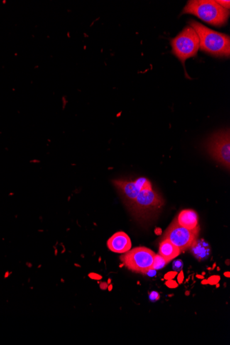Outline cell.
<instances>
[{"instance_id": "5", "label": "cell", "mask_w": 230, "mask_h": 345, "mask_svg": "<svg viewBox=\"0 0 230 345\" xmlns=\"http://www.w3.org/2000/svg\"><path fill=\"white\" fill-rule=\"evenodd\" d=\"M199 231V225L196 228L189 229L179 225L175 219L164 233L163 239L171 241L182 252L189 249L194 241L197 240Z\"/></svg>"}, {"instance_id": "19", "label": "cell", "mask_w": 230, "mask_h": 345, "mask_svg": "<svg viewBox=\"0 0 230 345\" xmlns=\"http://www.w3.org/2000/svg\"><path fill=\"white\" fill-rule=\"evenodd\" d=\"M216 2H217L220 6H222L223 8H226V9L230 10V1H223V0H221H221H219V1H216Z\"/></svg>"}, {"instance_id": "2", "label": "cell", "mask_w": 230, "mask_h": 345, "mask_svg": "<svg viewBox=\"0 0 230 345\" xmlns=\"http://www.w3.org/2000/svg\"><path fill=\"white\" fill-rule=\"evenodd\" d=\"M182 13L195 15L206 23L215 26L226 25L230 16L229 10L223 8L216 1L212 0L189 1Z\"/></svg>"}, {"instance_id": "7", "label": "cell", "mask_w": 230, "mask_h": 345, "mask_svg": "<svg viewBox=\"0 0 230 345\" xmlns=\"http://www.w3.org/2000/svg\"><path fill=\"white\" fill-rule=\"evenodd\" d=\"M163 200L161 197L155 190H152V187L143 188L133 203L130 204L132 210L137 215L138 214L148 213L155 212L157 209H160L163 205Z\"/></svg>"}, {"instance_id": "1", "label": "cell", "mask_w": 230, "mask_h": 345, "mask_svg": "<svg viewBox=\"0 0 230 345\" xmlns=\"http://www.w3.org/2000/svg\"><path fill=\"white\" fill-rule=\"evenodd\" d=\"M199 38V49L215 57H229L230 38L228 35L214 31L194 20L189 22Z\"/></svg>"}, {"instance_id": "12", "label": "cell", "mask_w": 230, "mask_h": 345, "mask_svg": "<svg viewBox=\"0 0 230 345\" xmlns=\"http://www.w3.org/2000/svg\"><path fill=\"white\" fill-rule=\"evenodd\" d=\"M159 253L165 261L170 263L182 253L178 247L167 239H163L160 245Z\"/></svg>"}, {"instance_id": "23", "label": "cell", "mask_w": 230, "mask_h": 345, "mask_svg": "<svg viewBox=\"0 0 230 345\" xmlns=\"http://www.w3.org/2000/svg\"><path fill=\"white\" fill-rule=\"evenodd\" d=\"M224 276H227V278H230V272L229 271H228V272H226L224 273Z\"/></svg>"}, {"instance_id": "21", "label": "cell", "mask_w": 230, "mask_h": 345, "mask_svg": "<svg viewBox=\"0 0 230 345\" xmlns=\"http://www.w3.org/2000/svg\"><path fill=\"white\" fill-rule=\"evenodd\" d=\"M184 273L183 272V271H180V273H179V274L178 275V277H177V280H178V283L179 284H182L183 283V282H184Z\"/></svg>"}, {"instance_id": "9", "label": "cell", "mask_w": 230, "mask_h": 345, "mask_svg": "<svg viewBox=\"0 0 230 345\" xmlns=\"http://www.w3.org/2000/svg\"><path fill=\"white\" fill-rule=\"evenodd\" d=\"M107 246L108 249L113 252L123 254L131 249L132 243L128 234L119 232L115 233L108 239Z\"/></svg>"}, {"instance_id": "24", "label": "cell", "mask_w": 230, "mask_h": 345, "mask_svg": "<svg viewBox=\"0 0 230 345\" xmlns=\"http://www.w3.org/2000/svg\"><path fill=\"white\" fill-rule=\"evenodd\" d=\"M202 284H207V280H205V281H203Z\"/></svg>"}, {"instance_id": "4", "label": "cell", "mask_w": 230, "mask_h": 345, "mask_svg": "<svg viewBox=\"0 0 230 345\" xmlns=\"http://www.w3.org/2000/svg\"><path fill=\"white\" fill-rule=\"evenodd\" d=\"M155 255L149 248L138 247L123 253L120 260L127 269L145 274L148 270L151 269Z\"/></svg>"}, {"instance_id": "10", "label": "cell", "mask_w": 230, "mask_h": 345, "mask_svg": "<svg viewBox=\"0 0 230 345\" xmlns=\"http://www.w3.org/2000/svg\"><path fill=\"white\" fill-rule=\"evenodd\" d=\"M175 220L179 225L189 229L196 228L199 226V217L193 210H182Z\"/></svg>"}, {"instance_id": "11", "label": "cell", "mask_w": 230, "mask_h": 345, "mask_svg": "<svg viewBox=\"0 0 230 345\" xmlns=\"http://www.w3.org/2000/svg\"><path fill=\"white\" fill-rule=\"evenodd\" d=\"M191 253L198 261H206L210 256L211 247L204 239H197L189 247Z\"/></svg>"}, {"instance_id": "22", "label": "cell", "mask_w": 230, "mask_h": 345, "mask_svg": "<svg viewBox=\"0 0 230 345\" xmlns=\"http://www.w3.org/2000/svg\"><path fill=\"white\" fill-rule=\"evenodd\" d=\"M90 276H91L92 278H94V279H100L101 278L100 276L97 274H94V273H91V274H90Z\"/></svg>"}, {"instance_id": "15", "label": "cell", "mask_w": 230, "mask_h": 345, "mask_svg": "<svg viewBox=\"0 0 230 345\" xmlns=\"http://www.w3.org/2000/svg\"><path fill=\"white\" fill-rule=\"evenodd\" d=\"M220 280H221V278L219 276H212L207 280V284L211 285H216L219 283Z\"/></svg>"}, {"instance_id": "18", "label": "cell", "mask_w": 230, "mask_h": 345, "mask_svg": "<svg viewBox=\"0 0 230 345\" xmlns=\"http://www.w3.org/2000/svg\"><path fill=\"white\" fill-rule=\"evenodd\" d=\"M177 274H178L177 271H169V272H167L166 274L164 276V279L167 280L173 279V278H175V277L177 276Z\"/></svg>"}, {"instance_id": "13", "label": "cell", "mask_w": 230, "mask_h": 345, "mask_svg": "<svg viewBox=\"0 0 230 345\" xmlns=\"http://www.w3.org/2000/svg\"><path fill=\"white\" fill-rule=\"evenodd\" d=\"M169 263L168 262L165 261L163 257H162L160 254H156L154 258L153 263H152L151 269L155 270H160L163 269L164 267Z\"/></svg>"}, {"instance_id": "14", "label": "cell", "mask_w": 230, "mask_h": 345, "mask_svg": "<svg viewBox=\"0 0 230 345\" xmlns=\"http://www.w3.org/2000/svg\"><path fill=\"white\" fill-rule=\"evenodd\" d=\"M184 268V263L181 260H177V261L173 262V265H172V268H173L174 271H182Z\"/></svg>"}, {"instance_id": "20", "label": "cell", "mask_w": 230, "mask_h": 345, "mask_svg": "<svg viewBox=\"0 0 230 345\" xmlns=\"http://www.w3.org/2000/svg\"><path fill=\"white\" fill-rule=\"evenodd\" d=\"M145 274L150 277L155 276L157 275V270L154 269L148 270V271L145 272Z\"/></svg>"}, {"instance_id": "6", "label": "cell", "mask_w": 230, "mask_h": 345, "mask_svg": "<svg viewBox=\"0 0 230 345\" xmlns=\"http://www.w3.org/2000/svg\"><path fill=\"white\" fill-rule=\"evenodd\" d=\"M207 149L212 157L225 167H230V132L221 131L212 136L207 144Z\"/></svg>"}, {"instance_id": "17", "label": "cell", "mask_w": 230, "mask_h": 345, "mask_svg": "<svg viewBox=\"0 0 230 345\" xmlns=\"http://www.w3.org/2000/svg\"><path fill=\"white\" fill-rule=\"evenodd\" d=\"M165 285H166L167 287H169V288L175 289L178 287L179 283H177V281H175V280L172 279L167 280L166 283H165Z\"/></svg>"}, {"instance_id": "16", "label": "cell", "mask_w": 230, "mask_h": 345, "mask_svg": "<svg viewBox=\"0 0 230 345\" xmlns=\"http://www.w3.org/2000/svg\"><path fill=\"white\" fill-rule=\"evenodd\" d=\"M149 298H150L151 302H156L160 299V294L157 292H150V295H149Z\"/></svg>"}, {"instance_id": "8", "label": "cell", "mask_w": 230, "mask_h": 345, "mask_svg": "<svg viewBox=\"0 0 230 345\" xmlns=\"http://www.w3.org/2000/svg\"><path fill=\"white\" fill-rule=\"evenodd\" d=\"M113 183L123 199L126 200L128 205L133 203L142 189L152 186L150 181L143 177L138 178L135 181L115 180Z\"/></svg>"}, {"instance_id": "3", "label": "cell", "mask_w": 230, "mask_h": 345, "mask_svg": "<svg viewBox=\"0 0 230 345\" xmlns=\"http://www.w3.org/2000/svg\"><path fill=\"white\" fill-rule=\"evenodd\" d=\"M172 52L184 66L187 59L195 57L199 49V38L195 30L189 25L170 42Z\"/></svg>"}]
</instances>
